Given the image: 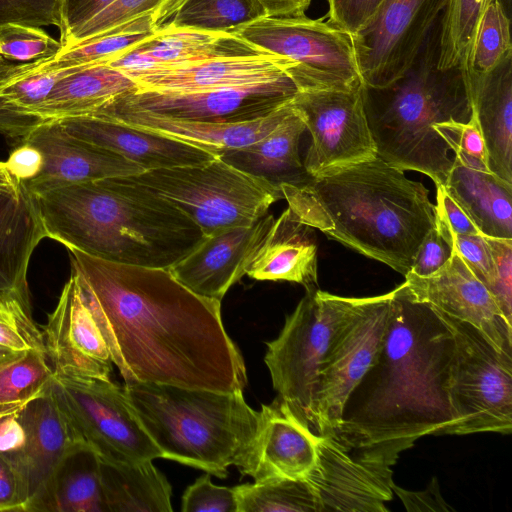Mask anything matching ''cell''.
<instances>
[{"label": "cell", "instance_id": "1", "mask_svg": "<svg viewBox=\"0 0 512 512\" xmlns=\"http://www.w3.org/2000/svg\"><path fill=\"white\" fill-rule=\"evenodd\" d=\"M68 251L125 382L243 391L245 363L225 331L220 301L193 293L166 268Z\"/></svg>", "mask_w": 512, "mask_h": 512}, {"label": "cell", "instance_id": "2", "mask_svg": "<svg viewBox=\"0 0 512 512\" xmlns=\"http://www.w3.org/2000/svg\"><path fill=\"white\" fill-rule=\"evenodd\" d=\"M454 347L440 312L414 300L404 283L396 287L382 346L329 434L396 461L419 438L445 434L456 422L449 398Z\"/></svg>", "mask_w": 512, "mask_h": 512}, {"label": "cell", "instance_id": "3", "mask_svg": "<svg viewBox=\"0 0 512 512\" xmlns=\"http://www.w3.org/2000/svg\"><path fill=\"white\" fill-rule=\"evenodd\" d=\"M280 189L301 222L404 277L436 226L427 188L379 157Z\"/></svg>", "mask_w": 512, "mask_h": 512}, {"label": "cell", "instance_id": "4", "mask_svg": "<svg viewBox=\"0 0 512 512\" xmlns=\"http://www.w3.org/2000/svg\"><path fill=\"white\" fill-rule=\"evenodd\" d=\"M32 195L47 238L115 263L169 269L205 237L175 204L129 176Z\"/></svg>", "mask_w": 512, "mask_h": 512}, {"label": "cell", "instance_id": "5", "mask_svg": "<svg viewBox=\"0 0 512 512\" xmlns=\"http://www.w3.org/2000/svg\"><path fill=\"white\" fill-rule=\"evenodd\" d=\"M439 29L440 19L400 77L361 90L376 156L402 171L427 175L436 187L445 185L453 165L452 150L439 129L472 118L464 70L438 67Z\"/></svg>", "mask_w": 512, "mask_h": 512}, {"label": "cell", "instance_id": "6", "mask_svg": "<svg viewBox=\"0 0 512 512\" xmlns=\"http://www.w3.org/2000/svg\"><path fill=\"white\" fill-rule=\"evenodd\" d=\"M126 397L162 458L225 478L251 444L259 412L242 390L125 382Z\"/></svg>", "mask_w": 512, "mask_h": 512}, {"label": "cell", "instance_id": "7", "mask_svg": "<svg viewBox=\"0 0 512 512\" xmlns=\"http://www.w3.org/2000/svg\"><path fill=\"white\" fill-rule=\"evenodd\" d=\"M362 297L306 290L286 316L278 337L267 343L264 361L278 398L312 431L313 401L320 368L350 322Z\"/></svg>", "mask_w": 512, "mask_h": 512}, {"label": "cell", "instance_id": "8", "mask_svg": "<svg viewBox=\"0 0 512 512\" xmlns=\"http://www.w3.org/2000/svg\"><path fill=\"white\" fill-rule=\"evenodd\" d=\"M129 177L175 204L205 236L251 226L283 198L280 189L219 156L205 164L147 170Z\"/></svg>", "mask_w": 512, "mask_h": 512}, {"label": "cell", "instance_id": "9", "mask_svg": "<svg viewBox=\"0 0 512 512\" xmlns=\"http://www.w3.org/2000/svg\"><path fill=\"white\" fill-rule=\"evenodd\" d=\"M251 45L287 59L298 91L363 86L352 34L323 19L263 17L233 31Z\"/></svg>", "mask_w": 512, "mask_h": 512}, {"label": "cell", "instance_id": "10", "mask_svg": "<svg viewBox=\"0 0 512 512\" xmlns=\"http://www.w3.org/2000/svg\"><path fill=\"white\" fill-rule=\"evenodd\" d=\"M50 389L75 442L93 450L100 461L135 463L162 458L123 386L111 379L54 374Z\"/></svg>", "mask_w": 512, "mask_h": 512}, {"label": "cell", "instance_id": "11", "mask_svg": "<svg viewBox=\"0 0 512 512\" xmlns=\"http://www.w3.org/2000/svg\"><path fill=\"white\" fill-rule=\"evenodd\" d=\"M440 314L455 343L449 398L456 422L445 434L511 433L512 355L496 350L471 324Z\"/></svg>", "mask_w": 512, "mask_h": 512}, {"label": "cell", "instance_id": "12", "mask_svg": "<svg viewBox=\"0 0 512 512\" xmlns=\"http://www.w3.org/2000/svg\"><path fill=\"white\" fill-rule=\"evenodd\" d=\"M392 291L362 297L350 322L334 341L320 368L312 410V431H336L344 404L376 358L387 329Z\"/></svg>", "mask_w": 512, "mask_h": 512}, {"label": "cell", "instance_id": "13", "mask_svg": "<svg viewBox=\"0 0 512 512\" xmlns=\"http://www.w3.org/2000/svg\"><path fill=\"white\" fill-rule=\"evenodd\" d=\"M297 92L294 81L284 74L250 85L195 92L138 89L104 106L183 120L232 124L263 118L288 104Z\"/></svg>", "mask_w": 512, "mask_h": 512}, {"label": "cell", "instance_id": "14", "mask_svg": "<svg viewBox=\"0 0 512 512\" xmlns=\"http://www.w3.org/2000/svg\"><path fill=\"white\" fill-rule=\"evenodd\" d=\"M448 0H382L352 34L363 85L383 87L411 65Z\"/></svg>", "mask_w": 512, "mask_h": 512}, {"label": "cell", "instance_id": "15", "mask_svg": "<svg viewBox=\"0 0 512 512\" xmlns=\"http://www.w3.org/2000/svg\"><path fill=\"white\" fill-rule=\"evenodd\" d=\"M318 459L307 478L320 512H387L397 462L369 447H355L334 434L318 435Z\"/></svg>", "mask_w": 512, "mask_h": 512}, {"label": "cell", "instance_id": "16", "mask_svg": "<svg viewBox=\"0 0 512 512\" xmlns=\"http://www.w3.org/2000/svg\"><path fill=\"white\" fill-rule=\"evenodd\" d=\"M361 90L298 91L289 102L311 136L303 164L312 177L377 157Z\"/></svg>", "mask_w": 512, "mask_h": 512}, {"label": "cell", "instance_id": "17", "mask_svg": "<svg viewBox=\"0 0 512 512\" xmlns=\"http://www.w3.org/2000/svg\"><path fill=\"white\" fill-rule=\"evenodd\" d=\"M42 334L54 374L110 379L113 363L107 343L72 267Z\"/></svg>", "mask_w": 512, "mask_h": 512}, {"label": "cell", "instance_id": "18", "mask_svg": "<svg viewBox=\"0 0 512 512\" xmlns=\"http://www.w3.org/2000/svg\"><path fill=\"white\" fill-rule=\"evenodd\" d=\"M410 296L477 328L500 353L512 355V324L487 287L455 252L427 277L405 276Z\"/></svg>", "mask_w": 512, "mask_h": 512}, {"label": "cell", "instance_id": "19", "mask_svg": "<svg viewBox=\"0 0 512 512\" xmlns=\"http://www.w3.org/2000/svg\"><path fill=\"white\" fill-rule=\"evenodd\" d=\"M25 442L18 451L3 454L17 468L27 491L26 512H54V482L73 439L50 386L18 413ZM2 454V453H1Z\"/></svg>", "mask_w": 512, "mask_h": 512}, {"label": "cell", "instance_id": "20", "mask_svg": "<svg viewBox=\"0 0 512 512\" xmlns=\"http://www.w3.org/2000/svg\"><path fill=\"white\" fill-rule=\"evenodd\" d=\"M22 142L37 148L43 157L39 175L22 184L31 194L144 171L118 153L71 135L60 121L42 122Z\"/></svg>", "mask_w": 512, "mask_h": 512}, {"label": "cell", "instance_id": "21", "mask_svg": "<svg viewBox=\"0 0 512 512\" xmlns=\"http://www.w3.org/2000/svg\"><path fill=\"white\" fill-rule=\"evenodd\" d=\"M318 435L277 397L262 405L256 434L236 465L256 482L287 478L306 481L318 459Z\"/></svg>", "mask_w": 512, "mask_h": 512}, {"label": "cell", "instance_id": "22", "mask_svg": "<svg viewBox=\"0 0 512 512\" xmlns=\"http://www.w3.org/2000/svg\"><path fill=\"white\" fill-rule=\"evenodd\" d=\"M275 218L266 214L251 226L210 236L168 270L193 293L220 301L246 274Z\"/></svg>", "mask_w": 512, "mask_h": 512}, {"label": "cell", "instance_id": "23", "mask_svg": "<svg viewBox=\"0 0 512 512\" xmlns=\"http://www.w3.org/2000/svg\"><path fill=\"white\" fill-rule=\"evenodd\" d=\"M268 54L231 33L170 29L155 32L104 64L133 77L210 59Z\"/></svg>", "mask_w": 512, "mask_h": 512}, {"label": "cell", "instance_id": "24", "mask_svg": "<svg viewBox=\"0 0 512 512\" xmlns=\"http://www.w3.org/2000/svg\"><path fill=\"white\" fill-rule=\"evenodd\" d=\"M60 122L71 135L118 153L144 171L200 165L218 157L193 145L114 120L86 116Z\"/></svg>", "mask_w": 512, "mask_h": 512}, {"label": "cell", "instance_id": "25", "mask_svg": "<svg viewBox=\"0 0 512 512\" xmlns=\"http://www.w3.org/2000/svg\"><path fill=\"white\" fill-rule=\"evenodd\" d=\"M290 108L288 103L263 118L232 124L183 120L106 106L89 116L122 122L220 156L226 151L247 146L263 138L280 123Z\"/></svg>", "mask_w": 512, "mask_h": 512}, {"label": "cell", "instance_id": "26", "mask_svg": "<svg viewBox=\"0 0 512 512\" xmlns=\"http://www.w3.org/2000/svg\"><path fill=\"white\" fill-rule=\"evenodd\" d=\"M291 63L272 54L205 60L132 78L139 89L195 92L264 82L287 74Z\"/></svg>", "mask_w": 512, "mask_h": 512}, {"label": "cell", "instance_id": "27", "mask_svg": "<svg viewBox=\"0 0 512 512\" xmlns=\"http://www.w3.org/2000/svg\"><path fill=\"white\" fill-rule=\"evenodd\" d=\"M487 167L512 184V56L487 74H465Z\"/></svg>", "mask_w": 512, "mask_h": 512}, {"label": "cell", "instance_id": "28", "mask_svg": "<svg viewBox=\"0 0 512 512\" xmlns=\"http://www.w3.org/2000/svg\"><path fill=\"white\" fill-rule=\"evenodd\" d=\"M246 274L260 281L295 282L306 290L318 288L314 228L287 207L274 220Z\"/></svg>", "mask_w": 512, "mask_h": 512}, {"label": "cell", "instance_id": "29", "mask_svg": "<svg viewBox=\"0 0 512 512\" xmlns=\"http://www.w3.org/2000/svg\"><path fill=\"white\" fill-rule=\"evenodd\" d=\"M444 188L484 236L512 239V184L487 165L453 154Z\"/></svg>", "mask_w": 512, "mask_h": 512}, {"label": "cell", "instance_id": "30", "mask_svg": "<svg viewBox=\"0 0 512 512\" xmlns=\"http://www.w3.org/2000/svg\"><path fill=\"white\" fill-rule=\"evenodd\" d=\"M44 238L46 231L33 195L23 185L17 195L0 193V298L30 301L27 271Z\"/></svg>", "mask_w": 512, "mask_h": 512}, {"label": "cell", "instance_id": "31", "mask_svg": "<svg viewBox=\"0 0 512 512\" xmlns=\"http://www.w3.org/2000/svg\"><path fill=\"white\" fill-rule=\"evenodd\" d=\"M290 107L287 115L263 138L247 146L226 151L219 157L245 173L266 180L278 189L283 184L296 186L307 183L312 176L299 156V142L306 126L299 113L291 105Z\"/></svg>", "mask_w": 512, "mask_h": 512}, {"label": "cell", "instance_id": "32", "mask_svg": "<svg viewBox=\"0 0 512 512\" xmlns=\"http://www.w3.org/2000/svg\"><path fill=\"white\" fill-rule=\"evenodd\" d=\"M139 89L135 80L106 64H94L62 78L34 116L42 122L85 117L113 99Z\"/></svg>", "mask_w": 512, "mask_h": 512}, {"label": "cell", "instance_id": "33", "mask_svg": "<svg viewBox=\"0 0 512 512\" xmlns=\"http://www.w3.org/2000/svg\"><path fill=\"white\" fill-rule=\"evenodd\" d=\"M100 477L107 512H171L172 489L152 461H100Z\"/></svg>", "mask_w": 512, "mask_h": 512}, {"label": "cell", "instance_id": "34", "mask_svg": "<svg viewBox=\"0 0 512 512\" xmlns=\"http://www.w3.org/2000/svg\"><path fill=\"white\" fill-rule=\"evenodd\" d=\"M259 0H165L153 12L155 32L192 29L232 33L266 17Z\"/></svg>", "mask_w": 512, "mask_h": 512}, {"label": "cell", "instance_id": "35", "mask_svg": "<svg viewBox=\"0 0 512 512\" xmlns=\"http://www.w3.org/2000/svg\"><path fill=\"white\" fill-rule=\"evenodd\" d=\"M54 512H107L101 486L100 460L85 445L77 444L57 471Z\"/></svg>", "mask_w": 512, "mask_h": 512}, {"label": "cell", "instance_id": "36", "mask_svg": "<svg viewBox=\"0 0 512 512\" xmlns=\"http://www.w3.org/2000/svg\"><path fill=\"white\" fill-rule=\"evenodd\" d=\"M155 33L153 12L103 31L76 45L61 49L46 58L44 69H62L79 65L104 64Z\"/></svg>", "mask_w": 512, "mask_h": 512}, {"label": "cell", "instance_id": "37", "mask_svg": "<svg viewBox=\"0 0 512 512\" xmlns=\"http://www.w3.org/2000/svg\"><path fill=\"white\" fill-rule=\"evenodd\" d=\"M237 512H320L307 481L287 478L234 487Z\"/></svg>", "mask_w": 512, "mask_h": 512}, {"label": "cell", "instance_id": "38", "mask_svg": "<svg viewBox=\"0 0 512 512\" xmlns=\"http://www.w3.org/2000/svg\"><path fill=\"white\" fill-rule=\"evenodd\" d=\"M54 377L46 352L28 350L0 368V415L17 413L43 395Z\"/></svg>", "mask_w": 512, "mask_h": 512}, {"label": "cell", "instance_id": "39", "mask_svg": "<svg viewBox=\"0 0 512 512\" xmlns=\"http://www.w3.org/2000/svg\"><path fill=\"white\" fill-rule=\"evenodd\" d=\"M494 0H448L440 18L438 67L464 71L479 22Z\"/></svg>", "mask_w": 512, "mask_h": 512}, {"label": "cell", "instance_id": "40", "mask_svg": "<svg viewBox=\"0 0 512 512\" xmlns=\"http://www.w3.org/2000/svg\"><path fill=\"white\" fill-rule=\"evenodd\" d=\"M510 56V16L501 2L494 0L479 22L464 73L487 74Z\"/></svg>", "mask_w": 512, "mask_h": 512}, {"label": "cell", "instance_id": "41", "mask_svg": "<svg viewBox=\"0 0 512 512\" xmlns=\"http://www.w3.org/2000/svg\"><path fill=\"white\" fill-rule=\"evenodd\" d=\"M43 60L41 59L36 66L19 72L0 84V109L34 116L56 83L69 74L88 66L44 69L41 66Z\"/></svg>", "mask_w": 512, "mask_h": 512}, {"label": "cell", "instance_id": "42", "mask_svg": "<svg viewBox=\"0 0 512 512\" xmlns=\"http://www.w3.org/2000/svg\"><path fill=\"white\" fill-rule=\"evenodd\" d=\"M0 346L16 352H46L43 334L33 320L31 301L0 298Z\"/></svg>", "mask_w": 512, "mask_h": 512}, {"label": "cell", "instance_id": "43", "mask_svg": "<svg viewBox=\"0 0 512 512\" xmlns=\"http://www.w3.org/2000/svg\"><path fill=\"white\" fill-rule=\"evenodd\" d=\"M62 49L41 27L8 23L0 27V56L16 62H30L55 56Z\"/></svg>", "mask_w": 512, "mask_h": 512}, {"label": "cell", "instance_id": "44", "mask_svg": "<svg viewBox=\"0 0 512 512\" xmlns=\"http://www.w3.org/2000/svg\"><path fill=\"white\" fill-rule=\"evenodd\" d=\"M165 0H115L88 22L72 31L62 49L72 47L103 31L128 22L141 15L154 12Z\"/></svg>", "mask_w": 512, "mask_h": 512}, {"label": "cell", "instance_id": "45", "mask_svg": "<svg viewBox=\"0 0 512 512\" xmlns=\"http://www.w3.org/2000/svg\"><path fill=\"white\" fill-rule=\"evenodd\" d=\"M183 512H237L234 487L217 486L207 473L188 486L182 496Z\"/></svg>", "mask_w": 512, "mask_h": 512}, {"label": "cell", "instance_id": "46", "mask_svg": "<svg viewBox=\"0 0 512 512\" xmlns=\"http://www.w3.org/2000/svg\"><path fill=\"white\" fill-rule=\"evenodd\" d=\"M8 23L60 30V0H0V27Z\"/></svg>", "mask_w": 512, "mask_h": 512}, {"label": "cell", "instance_id": "47", "mask_svg": "<svg viewBox=\"0 0 512 512\" xmlns=\"http://www.w3.org/2000/svg\"><path fill=\"white\" fill-rule=\"evenodd\" d=\"M441 235L452 247V251L463 259L468 268L490 292L494 283V262L485 236L482 234L457 235L447 233H441Z\"/></svg>", "mask_w": 512, "mask_h": 512}, {"label": "cell", "instance_id": "48", "mask_svg": "<svg viewBox=\"0 0 512 512\" xmlns=\"http://www.w3.org/2000/svg\"><path fill=\"white\" fill-rule=\"evenodd\" d=\"M494 262L491 295L512 324V239L485 236Z\"/></svg>", "mask_w": 512, "mask_h": 512}, {"label": "cell", "instance_id": "49", "mask_svg": "<svg viewBox=\"0 0 512 512\" xmlns=\"http://www.w3.org/2000/svg\"><path fill=\"white\" fill-rule=\"evenodd\" d=\"M16 62L0 56V84L7 78L36 66L39 61ZM42 121L31 115L0 109V135L21 143Z\"/></svg>", "mask_w": 512, "mask_h": 512}, {"label": "cell", "instance_id": "50", "mask_svg": "<svg viewBox=\"0 0 512 512\" xmlns=\"http://www.w3.org/2000/svg\"><path fill=\"white\" fill-rule=\"evenodd\" d=\"M436 228L441 233L457 235L481 234L462 208L448 195L444 186L436 187Z\"/></svg>", "mask_w": 512, "mask_h": 512}, {"label": "cell", "instance_id": "51", "mask_svg": "<svg viewBox=\"0 0 512 512\" xmlns=\"http://www.w3.org/2000/svg\"><path fill=\"white\" fill-rule=\"evenodd\" d=\"M329 21L350 34L370 19L382 0H327Z\"/></svg>", "mask_w": 512, "mask_h": 512}, {"label": "cell", "instance_id": "52", "mask_svg": "<svg viewBox=\"0 0 512 512\" xmlns=\"http://www.w3.org/2000/svg\"><path fill=\"white\" fill-rule=\"evenodd\" d=\"M452 252V247L435 226L422 241L409 273L427 277L444 265Z\"/></svg>", "mask_w": 512, "mask_h": 512}, {"label": "cell", "instance_id": "53", "mask_svg": "<svg viewBox=\"0 0 512 512\" xmlns=\"http://www.w3.org/2000/svg\"><path fill=\"white\" fill-rule=\"evenodd\" d=\"M27 491L15 465L0 453V512H26Z\"/></svg>", "mask_w": 512, "mask_h": 512}, {"label": "cell", "instance_id": "54", "mask_svg": "<svg viewBox=\"0 0 512 512\" xmlns=\"http://www.w3.org/2000/svg\"><path fill=\"white\" fill-rule=\"evenodd\" d=\"M115 0H60L61 28L60 43L67 36L95 17Z\"/></svg>", "mask_w": 512, "mask_h": 512}, {"label": "cell", "instance_id": "55", "mask_svg": "<svg viewBox=\"0 0 512 512\" xmlns=\"http://www.w3.org/2000/svg\"><path fill=\"white\" fill-rule=\"evenodd\" d=\"M5 163L10 174L20 184H24L39 175L43 167V157L37 148L28 142H21Z\"/></svg>", "mask_w": 512, "mask_h": 512}, {"label": "cell", "instance_id": "56", "mask_svg": "<svg viewBox=\"0 0 512 512\" xmlns=\"http://www.w3.org/2000/svg\"><path fill=\"white\" fill-rule=\"evenodd\" d=\"M391 487L393 493L398 495L407 511H453L443 499L435 478L423 491L405 490L394 482Z\"/></svg>", "mask_w": 512, "mask_h": 512}, {"label": "cell", "instance_id": "57", "mask_svg": "<svg viewBox=\"0 0 512 512\" xmlns=\"http://www.w3.org/2000/svg\"><path fill=\"white\" fill-rule=\"evenodd\" d=\"M452 152L487 165L485 144L473 114L471 120L460 127Z\"/></svg>", "mask_w": 512, "mask_h": 512}, {"label": "cell", "instance_id": "58", "mask_svg": "<svg viewBox=\"0 0 512 512\" xmlns=\"http://www.w3.org/2000/svg\"><path fill=\"white\" fill-rule=\"evenodd\" d=\"M18 413L0 415V453L18 451L25 442V432Z\"/></svg>", "mask_w": 512, "mask_h": 512}, {"label": "cell", "instance_id": "59", "mask_svg": "<svg viewBox=\"0 0 512 512\" xmlns=\"http://www.w3.org/2000/svg\"><path fill=\"white\" fill-rule=\"evenodd\" d=\"M269 17L303 16L312 0H259Z\"/></svg>", "mask_w": 512, "mask_h": 512}, {"label": "cell", "instance_id": "60", "mask_svg": "<svg viewBox=\"0 0 512 512\" xmlns=\"http://www.w3.org/2000/svg\"><path fill=\"white\" fill-rule=\"evenodd\" d=\"M22 185L10 174L5 162H0V193L17 195Z\"/></svg>", "mask_w": 512, "mask_h": 512}, {"label": "cell", "instance_id": "61", "mask_svg": "<svg viewBox=\"0 0 512 512\" xmlns=\"http://www.w3.org/2000/svg\"><path fill=\"white\" fill-rule=\"evenodd\" d=\"M25 352H16L0 346V368L20 358Z\"/></svg>", "mask_w": 512, "mask_h": 512}, {"label": "cell", "instance_id": "62", "mask_svg": "<svg viewBox=\"0 0 512 512\" xmlns=\"http://www.w3.org/2000/svg\"><path fill=\"white\" fill-rule=\"evenodd\" d=\"M507 13L508 16L511 15V0H499Z\"/></svg>", "mask_w": 512, "mask_h": 512}]
</instances>
